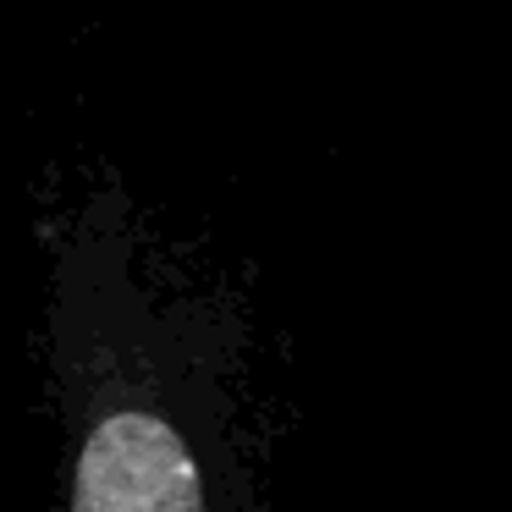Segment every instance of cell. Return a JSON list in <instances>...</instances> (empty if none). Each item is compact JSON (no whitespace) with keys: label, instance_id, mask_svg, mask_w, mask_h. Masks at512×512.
Instances as JSON below:
<instances>
[{"label":"cell","instance_id":"cell-1","mask_svg":"<svg viewBox=\"0 0 512 512\" xmlns=\"http://www.w3.org/2000/svg\"><path fill=\"white\" fill-rule=\"evenodd\" d=\"M34 237L61 512H276L248 281L116 166L56 182Z\"/></svg>","mask_w":512,"mask_h":512},{"label":"cell","instance_id":"cell-2","mask_svg":"<svg viewBox=\"0 0 512 512\" xmlns=\"http://www.w3.org/2000/svg\"><path fill=\"white\" fill-rule=\"evenodd\" d=\"M507 12H512V0H507Z\"/></svg>","mask_w":512,"mask_h":512}]
</instances>
